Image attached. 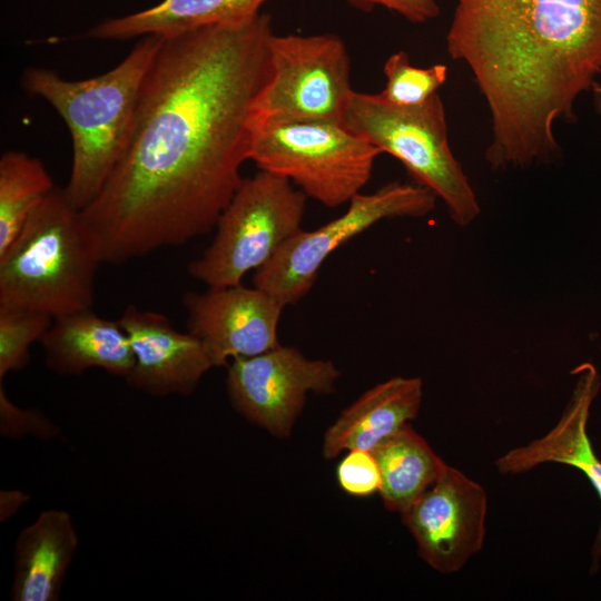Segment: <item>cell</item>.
<instances>
[{
	"label": "cell",
	"instance_id": "cell-1",
	"mask_svg": "<svg viewBox=\"0 0 601 601\" xmlns=\"http://www.w3.org/2000/svg\"><path fill=\"white\" fill-rule=\"evenodd\" d=\"M259 12L161 37L124 155L82 215L104 263L124 264L211 230L243 181L269 75Z\"/></svg>",
	"mask_w": 601,
	"mask_h": 601
},
{
	"label": "cell",
	"instance_id": "cell-2",
	"mask_svg": "<svg viewBox=\"0 0 601 601\" xmlns=\"http://www.w3.org/2000/svg\"><path fill=\"white\" fill-rule=\"evenodd\" d=\"M446 35L491 116L494 170L550 164L554 122L601 75V0H455Z\"/></svg>",
	"mask_w": 601,
	"mask_h": 601
},
{
	"label": "cell",
	"instance_id": "cell-3",
	"mask_svg": "<svg viewBox=\"0 0 601 601\" xmlns=\"http://www.w3.org/2000/svg\"><path fill=\"white\" fill-rule=\"evenodd\" d=\"M161 40L142 37L120 63L92 78L68 80L35 67L22 76L24 89L47 101L70 131L72 161L63 191L80 210L97 197L126 150Z\"/></svg>",
	"mask_w": 601,
	"mask_h": 601
},
{
	"label": "cell",
	"instance_id": "cell-4",
	"mask_svg": "<svg viewBox=\"0 0 601 601\" xmlns=\"http://www.w3.org/2000/svg\"><path fill=\"white\" fill-rule=\"evenodd\" d=\"M101 252L82 211L55 188L0 253V306L56 318L92 308Z\"/></svg>",
	"mask_w": 601,
	"mask_h": 601
},
{
	"label": "cell",
	"instance_id": "cell-5",
	"mask_svg": "<svg viewBox=\"0 0 601 601\" xmlns=\"http://www.w3.org/2000/svg\"><path fill=\"white\" fill-rule=\"evenodd\" d=\"M344 126L400 160L416 184L444 201L457 225L466 226L480 215L474 189L451 150L439 93L417 106H396L380 93L354 90Z\"/></svg>",
	"mask_w": 601,
	"mask_h": 601
},
{
	"label": "cell",
	"instance_id": "cell-6",
	"mask_svg": "<svg viewBox=\"0 0 601 601\" xmlns=\"http://www.w3.org/2000/svg\"><path fill=\"white\" fill-rule=\"evenodd\" d=\"M381 154L343 124L255 117L248 160L334 208L362 191Z\"/></svg>",
	"mask_w": 601,
	"mask_h": 601
},
{
	"label": "cell",
	"instance_id": "cell-7",
	"mask_svg": "<svg viewBox=\"0 0 601 601\" xmlns=\"http://www.w3.org/2000/svg\"><path fill=\"white\" fill-rule=\"evenodd\" d=\"M307 196L288 179L259 170L244 178L215 225L216 234L189 274L208 287L242 284L298 230Z\"/></svg>",
	"mask_w": 601,
	"mask_h": 601
},
{
	"label": "cell",
	"instance_id": "cell-8",
	"mask_svg": "<svg viewBox=\"0 0 601 601\" xmlns=\"http://www.w3.org/2000/svg\"><path fill=\"white\" fill-rule=\"evenodd\" d=\"M436 196L418 184L390 183L372 194L358 193L346 211L314 229L298 230L274 256L255 270V287L285 306L297 303L312 289L326 258L374 224L394 217H423L435 208Z\"/></svg>",
	"mask_w": 601,
	"mask_h": 601
},
{
	"label": "cell",
	"instance_id": "cell-9",
	"mask_svg": "<svg viewBox=\"0 0 601 601\" xmlns=\"http://www.w3.org/2000/svg\"><path fill=\"white\" fill-rule=\"evenodd\" d=\"M270 75L255 105V117L319 120L344 125L351 87V60L334 33H273Z\"/></svg>",
	"mask_w": 601,
	"mask_h": 601
},
{
	"label": "cell",
	"instance_id": "cell-10",
	"mask_svg": "<svg viewBox=\"0 0 601 601\" xmlns=\"http://www.w3.org/2000/svg\"><path fill=\"white\" fill-rule=\"evenodd\" d=\"M341 373L331 361L309 359L290 346L278 345L259 355L228 364L227 391L234 407L247 420L286 437L308 392H334Z\"/></svg>",
	"mask_w": 601,
	"mask_h": 601
},
{
	"label": "cell",
	"instance_id": "cell-11",
	"mask_svg": "<svg viewBox=\"0 0 601 601\" xmlns=\"http://www.w3.org/2000/svg\"><path fill=\"white\" fill-rule=\"evenodd\" d=\"M486 508L484 489L447 465L401 515L420 556L434 570L453 573L482 549Z\"/></svg>",
	"mask_w": 601,
	"mask_h": 601
},
{
	"label": "cell",
	"instance_id": "cell-12",
	"mask_svg": "<svg viewBox=\"0 0 601 601\" xmlns=\"http://www.w3.org/2000/svg\"><path fill=\"white\" fill-rule=\"evenodd\" d=\"M187 327L214 367L259 355L279 345L277 326L285 305L257 287H208L184 297Z\"/></svg>",
	"mask_w": 601,
	"mask_h": 601
},
{
	"label": "cell",
	"instance_id": "cell-13",
	"mask_svg": "<svg viewBox=\"0 0 601 601\" xmlns=\"http://www.w3.org/2000/svg\"><path fill=\"white\" fill-rule=\"evenodd\" d=\"M118 321L135 356L126 381L137 390L157 396L187 395L214 367L200 341L175 329L162 314L129 305Z\"/></svg>",
	"mask_w": 601,
	"mask_h": 601
},
{
	"label": "cell",
	"instance_id": "cell-14",
	"mask_svg": "<svg viewBox=\"0 0 601 601\" xmlns=\"http://www.w3.org/2000/svg\"><path fill=\"white\" fill-rule=\"evenodd\" d=\"M572 374L577 376L575 385L554 427L542 437L503 454L495 461V466L501 474H519L550 462L571 465L584 473L601 499V461L587 432L590 407L601 380L591 363L581 364ZM591 552L594 572L601 556V523Z\"/></svg>",
	"mask_w": 601,
	"mask_h": 601
},
{
	"label": "cell",
	"instance_id": "cell-15",
	"mask_svg": "<svg viewBox=\"0 0 601 601\" xmlns=\"http://www.w3.org/2000/svg\"><path fill=\"white\" fill-rule=\"evenodd\" d=\"M423 396L418 377H393L375 385L345 408L324 435L323 454L373 451L414 420Z\"/></svg>",
	"mask_w": 601,
	"mask_h": 601
},
{
	"label": "cell",
	"instance_id": "cell-16",
	"mask_svg": "<svg viewBox=\"0 0 601 601\" xmlns=\"http://www.w3.org/2000/svg\"><path fill=\"white\" fill-rule=\"evenodd\" d=\"M40 342L47 365L59 374L78 375L97 367L126 378L135 364L119 321L104 318L92 308L53 318Z\"/></svg>",
	"mask_w": 601,
	"mask_h": 601
},
{
	"label": "cell",
	"instance_id": "cell-17",
	"mask_svg": "<svg viewBox=\"0 0 601 601\" xmlns=\"http://www.w3.org/2000/svg\"><path fill=\"white\" fill-rule=\"evenodd\" d=\"M78 535L67 511L46 510L24 528L14 546L13 601H56L77 551Z\"/></svg>",
	"mask_w": 601,
	"mask_h": 601
},
{
	"label": "cell",
	"instance_id": "cell-18",
	"mask_svg": "<svg viewBox=\"0 0 601 601\" xmlns=\"http://www.w3.org/2000/svg\"><path fill=\"white\" fill-rule=\"evenodd\" d=\"M266 0H161L152 7L106 19L88 30L99 40L168 37L190 29L239 23L260 12Z\"/></svg>",
	"mask_w": 601,
	"mask_h": 601
},
{
	"label": "cell",
	"instance_id": "cell-19",
	"mask_svg": "<svg viewBox=\"0 0 601 601\" xmlns=\"http://www.w3.org/2000/svg\"><path fill=\"white\" fill-rule=\"evenodd\" d=\"M381 474L385 508L403 512L431 487L447 464L410 424L372 451Z\"/></svg>",
	"mask_w": 601,
	"mask_h": 601
},
{
	"label": "cell",
	"instance_id": "cell-20",
	"mask_svg": "<svg viewBox=\"0 0 601 601\" xmlns=\"http://www.w3.org/2000/svg\"><path fill=\"white\" fill-rule=\"evenodd\" d=\"M55 188L50 174L39 159L21 151H7L1 156L0 253Z\"/></svg>",
	"mask_w": 601,
	"mask_h": 601
},
{
	"label": "cell",
	"instance_id": "cell-21",
	"mask_svg": "<svg viewBox=\"0 0 601 601\" xmlns=\"http://www.w3.org/2000/svg\"><path fill=\"white\" fill-rule=\"evenodd\" d=\"M383 71L386 83L380 96L396 106H417L425 102L437 93L447 78L445 65L415 67L405 51L391 55Z\"/></svg>",
	"mask_w": 601,
	"mask_h": 601
},
{
	"label": "cell",
	"instance_id": "cell-22",
	"mask_svg": "<svg viewBox=\"0 0 601 601\" xmlns=\"http://www.w3.org/2000/svg\"><path fill=\"white\" fill-rule=\"evenodd\" d=\"M53 317L20 307L0 306V378L21 370L29 361V348L41 341Z\"/></svg>",
	"mask_w": 601,
	"mask_h": 601
},
{
	"label": "cell",
	"instance_id": "cell-23",
	"mask_svg": "<svg viewBox=\"0 0 601 601\" xmlns=\"http://www.w3.org/2000/svg\"><path fill=\"white\" fill-rule=\"evenodd\" d=\"M336 476L342 490L355 496H367L381 486L380 469L371 451H348L337 466Z\"/></svg>",
	"mask_w": 601,
	"mask_h": 601
},
{
	"label": "cell",
	"instance_id": "cell-24",
	"mask_svg": "<svg viewBox=\"0 0 601 601\" xmlns=\"http://www.w3.org/2000/svg\"><path fill=\"white\" fill-rule=\"evenodd\" d=\"M351 6L363 11H371L375 7H383L401 14L413 23H424L440 13L436 0H346Z\"/></svg>",
	"mask_w": 601,
	"mask_h": 601
},
{
	"label": "cell",
	"instance_id": "cell-25",
	"mask_svg": "<svg viewBox=\"0 0 601 601\" xmlns=\"http://www.w3.org/2000/svg\"><path fill=\"white\" fill-rule=\"evenodd\" d=\"M593 102L598 114H601V85L594 83L592 87Z\"/></svg>",
	"mask_w": 601,
	"mask_h": 601
}]
</instances>
